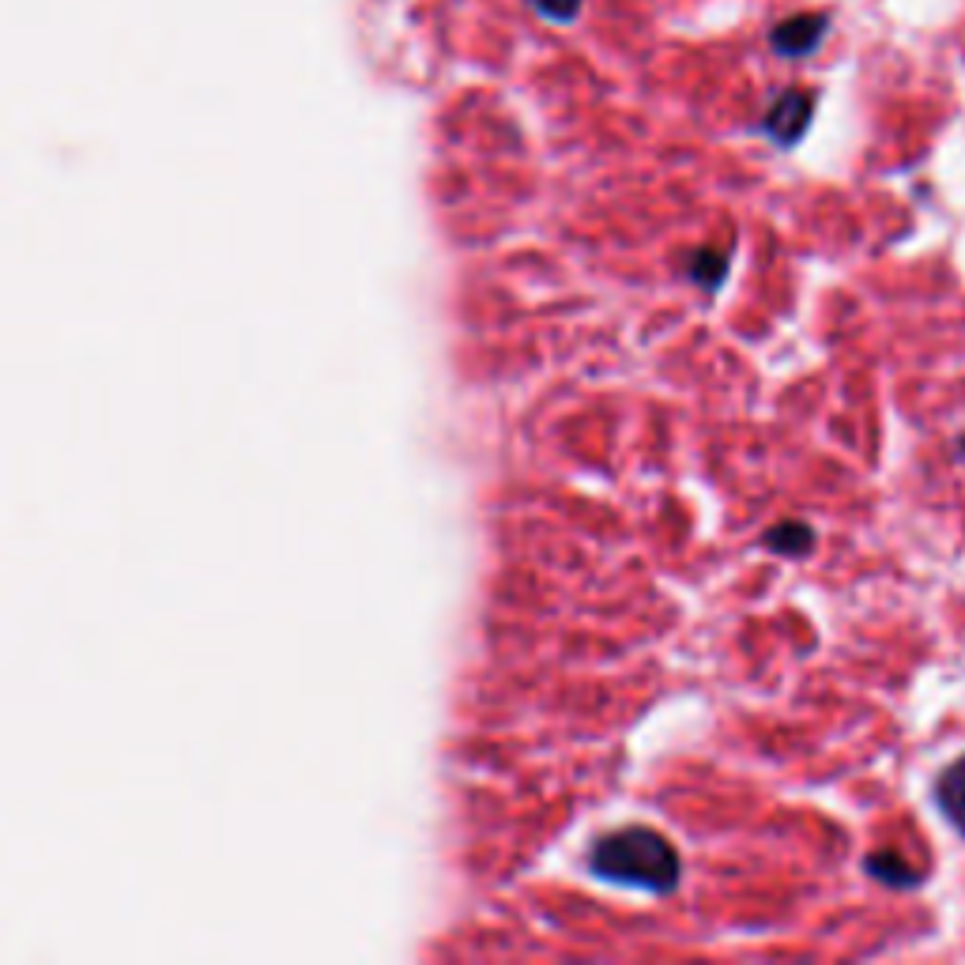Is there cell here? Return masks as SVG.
I'll list each match as a JSON object with an SVG mask.
<instances>
[{"label": "cell", "mask_w": 965, "mask_h": 965, "mask_svg": "<svg viewBox=\"0 0 965 965\" xmlns=\"http://www.w3.org/2000/svg\"><path fill=\"white\" fill-rule=\"evenodd\" d=\"M592 875L607 883L634 886L649 894H664L679 883V852L671 849L668 837L653 834L645 826H630L619 834H607L592 849Z\"/></svg>", "instance_id": "obj_1"}, {"label": "cell", "mask_w": 965, "mask_h": 965, "mask_svg": "<svg viewBox=\"0 0 965 965\" xmlns=\"http://www.w3.org/2000/svg\"><path fill=\"white\" fill-rule=\"evenodd\" d=\"M811 110H815V99L807 91H785L781 99L769 106L762 129L781 144V148H792L800 140L807 125H811Z\"/></svg>", "instance_id": "obj_2"}, {"label": "cell", "mask_w": 965, "mask_h": 965, "mask_svg": "<svg viewBox=\"0 0 965 965\" xmlns=\"http://www.w3.org/2000/svg\"><path fill=\"white\" fill-rule=\"evenodd\" d=\"M830 31V19L826 16H792L785 23H777L769 42L781 57H807L815 53V46L822 42V34Z\"/></svg>", "instance_id": "obj_3"}, {"label": "cell", "mask_w": 965, "mask_h": 965, "mask_svg": "<svg viewBox=\"0 0 965 965\" xmlns=\"http://www.w3.org/2000/svg\"><path fill=\"white\" fill-rule=\"evenodd\" d=\"M932 800H935V807H939V815L947 818L950 826L965 837V754L962 758H954L950 766L939 769L935 788H932Z\"/></svg>", "instance_id": "obj_4"}, {"label": "cell", "mask_w": 965, "mask_h": 965, "mask_svg": "<svg viewBox=\"0 0 965 965\" xmlns=\"http://www.w3.org/2000/svg\"><path fill=\"white\" fill-rule=\"evenodd\" d=\"M864 871L875 879V883L890 886V890H916L920 886V871L916 867H909L905 860H901L898 852H871L864 860Z\"/></svg>", "instance_id": "obj_5"}, {"label": "cell", "mask_w": 965, "mask_h": 965, "mask_svg": "<svg viewBox=\"0 0 965 965\" xmlns=\"http://www.w3.org/2000/svg\"><path fill=\"white\" fill-rule=\"evenodd\" d=\"M811 543H815V532H811L807 524H800V521H785V524H777V528H769V532H766L769 551L788 555V558L807 555V551H811Z\"/></svg>", "instance_id": "obj_6"}, {"label": "cell", "mask_w": 965, "mask_h": 965, "mask_svg": "<svg viewBox=\"0 0 965 965\" xmlns=\"http://www.w3.org/2000/svg\"><path fill=\"white\" fill-rule=\"evenodd\" d=\"M690 268H694L690 276H694V279H702L705 287L713 291V287H717L720 279H724V268H728V257H724V253H698Z\"/></svg>", "instance_id": "obj_7"}, {"label": "cell", "mask_w": 965, "mask_h": 965, "mask_svg": "<svg viewBox=\"0 0 965 965\" xmlns=\"http://www.w3.org/2000/svg\"><path fill=\"white\" fill-rule=\"evenodd\" d=\"M536 8H540L543 16H551V19H573L577 16V8H581V0H536Z\"/></svg>", "instance_id": "obj_8"}]
</instances>
